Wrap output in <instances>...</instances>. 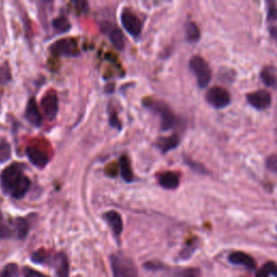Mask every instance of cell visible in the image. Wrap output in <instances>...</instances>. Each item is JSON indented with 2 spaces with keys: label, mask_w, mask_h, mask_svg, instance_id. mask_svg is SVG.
I'll use <instances>...</instances> for the list:
<instances>
[{
  "label": "cell",
  "mask_w": 277,
  "mask_h": 277,
  "mask_svg": "<svg viewBox=\"0 0 277 277\" xmlns=\"http://www.w3.org/2000/svg\"><path fill=\"white\" fill-rule=\"evenodd\" d=\"M113 277H139L136 263L128 255L117 252L109 256Z\"/></svg>",
  "instance_id": "obj_1"
},
{
  "label": "cell",
  "mask_w": 277,
  "mask_h": 277,
  "mask_svg": "<svg viewBox=\"0 0 277 277\" xmlns=\"http://www.w3.org/2000/svg\"><path fill=\"white\" fill-rule=\"evenodd\" d=\"M25 174L23 173V166L21 163L14 162L12 165L8 166L5 168L2 172V177H0V181H2V188L5 193L10 194L13 188L20 182Z\"/></svg>",
  "instance_id": "obj_2"
},
{
  "label": "cell",
  "mask_w": 277,
  "mask_h": 277,
  "mask_svg": "<svg viewBox=\"0 0 277 277\" xmlns=\"http://www.w3.org/2000/svg\"><path fill=\"white\" fill-rule=\"evenodd\" d=\"M190 68L197 78V84L200 88H206L211 80V69L209 64L199 56H194L190 60Z\"/></svg>",
  "instance_id": "obj_3"
},
{
  "label": "cell",
  "mask_w": 277,
  "mask_h": 277,
  "mask_svg": "<svg viewBox=\"0 0 277 277\" xmlns=\"http://www.w3.org/2000/svg\"><path fill=\"white\" fill-rule=\"evenodd\" d=\"M50 52L57 57H77L79 56V49L77 42L73 38L60 39L51 45Z\"/></svg>",
  "instance_id": "obj_4"
},
{
  "label": "cell",
  "mask_w": 277,
  "mask_h": 277,
  "mask_svg": "<svg viewBox=\"0 0 277 277\" xmlns=\"http://www.w3.org/2000/svg\"><path fill=\"white\" fill-rule=\"evenodd\" d=\"M120 22L121 25L127 32L133 36L138 37L142 32V22L141 20L137 16L135 12H132L129 8H125L122 10L120 14Z\"/></svg>",
  "instance_id": "obj_5"
},
{
  "label": "cell",
  "mask_w": 277,
  "mask_h": 277,
  "mask_svg": "<svg viewBox=\"0 0 277 277\" xmlns=\"http://www.w3.org/2000/svg\"><path fill=\"white\" fill-rule=\"evenodd\" d=\"M206 100L213 107L223 108L231 103V96L227 89L221 87H213L208 90Z\"/></svg>",
  "instance_id": "obj_6"
},
{
  "label": "cell",
  "mask_w": 277,
  "mask_h": 277,
  "mask_svg": "<svg viewBox=\"0 0 277 277\" xmlns=\"http://www.w3.org/2000/svg\"><path fill=\"white\" fill-rule=\"evenodd\" d=\"M152 107L160 117L161 130L167 131L171 129L174 126V124H176V117H174L173 112L166 103H162V102H155V103H153Z\"/></svg>",
  "instance_id": "obj_7"
},
{
  "label": "cell",
  "mask_w": 277,
  "mask_h": 277,
  "mask_svg": "<svg viewBox=\"0 0 277 277\" xmlns=\"http://www.w3.org/2000/svg\"><path fill=\"white\" fill-rule=\"evenodd\" d=\"M42 108L48 120H53L59 112V99L56 92L49 91L42 100Z\"/></svg>",
  "instance_id": "obj_8"
},
{
  "label": "cell",
  "mask_w": 277,
  "mask_h": 277,
  "mask_svg": "<svg viewBox=\"0 0 277 277\" xmlns=\"http://www.w3.org/2000/svg\"><path fill=\"white\" fill-rule=\"evenodd\" d=\"M101 28H102V30H103V33H105L107 35L112 44L114 45V47L116 49L124 50L126 40H125L124 34H122V32L118 27H116L114 24H112V23H102Z\"/></svg>",
  "instance_id": "obj_9"
},
{
  "label": "cell",
  "mask_w": 277,
  "mask_h": 277,
  "mask_svg": "<svg viewBox=\"0 0 277 277\" xmlns=\"http://www.w3.org/2000/svg\"><path fill=\"white\" fill-rule=\"evenodd\" d=\"M248 103L256 109H265L271 105L272 98L268 91L259 90L247 95Z\"/></svg>",
  "instance_id": "obj_10"
},
{
  "label": "cell",
  "mask_w": 277,
  "mask_h": 277,
  "mask_svg": "<svg viewBox=\"0 0 277 277\" xmlns=\"http://www.w3.org/2000/svg\"><path fill=\"white\" fill-rule=\"evenodd\" d=\"M103 218L109 225L115 237L119 238V236L121 235L122 231H124V222H122L121 215L115 210H109L103 214Z\"/></svg>",
  "instance_id": "obj_11"
},
{
  "label": "cell",
  "mask_w": 277,
  "mask_h": 277,
  "mask_svg": "<svg viewBox=\"0 0 277 277\" xmlns=\"http://www.w3.org/2000/svg\"><path fill=\"white\" fill-rule=\"evenodd\" d=\"M25 118L29 122L30 125H33L34 127H40L42 126V114H40L38 104L34 98L29 99L26 105L25 109Z\"/></svg>",
  "instance_id": "obj_12"
},
{
  "label": "cell",
  "mask_w": 277,
  "mask_h": 277,
  "mask_svg": "<svg viewBox=\"0 0 277 277\" xmlns=\"http://www.w3.org/2000/svg\"><path fill=\"white\" fill-rule=\"evenodd\" d=\"M229 261L234 265H242L248 270H254L256 263L251 255L243 251H235L229 255Z\"/></svg>",
  "instance_id": "obj_13"
},
{
  "label": "cell",
  "mask_w": 277,
  "mask_h": 277,
  "mask_svg": "<svg viewBox=\"0 0 277 277\" xmlns=\"http://www.w3.org/2000/svg\"><path fill=\"white\" fill-rule=\"evenodd\" d=\"M26 156L28 157L29 161L37 168H45L49 161V157L47 156V154L40 149L34 146L27 147Z\"/></svg>",
  "instance_id": "obj_14"
},
{
  "label": "cell",
  "mask_w": 277,
  "mask_h": 277,
  "mask_svg": "<svg viewBox=\"0 0 277 277\" xmlns=\"http://www.w3.org/2000/svg\"><path fill=\"white\" fill-rule=\"evenodd\" d=\"M54 268L57 277L69 276V262L64 252H59L54 255Z\"/></svg>",
  "instance_id": "obj_15"
},
{
  "label": "cell",
  "mask_w": 277,
  "mask_h": 277,
  "mask_svg": "<svg viewBox=\"0 0 277 277\" xmlns=\"http://www.w3.org/2000/svg\"><path fill=\"white\" fill-rule=\"evenodd\" d=\"M158 182L160 187L166 190H174L179 187L180 184V177L176 172L167 171L161 173L158 177Z\"/></svg>",
  "instance_id": "obj_16"
},
{
  "label": "cell",
  "mask_w": 277,
  "mask_h": 277,
  "mask_svg": "<svg viewBox=\"0 0 277 277\" xmlns=\"http://www.w3.org/2000/svg\"><path fill=\"white\" fill-rule=\"evenodd\" d=\"M30 188V180L28 179V177L24 176L21 180H20V182L16 184V186L13 188V190L11 191V193H10V195L15 199H20V198H23L26 193L28 192Z\"/></svg>",
  "instance_id": "obj_17"
},
{
  "label": "cell",
  "mask_w": 277,
  "mask_h": 277,
  "mask_svg": "<svg viewBox=\"0 0 277 277\" xmlns=\"http://www.w3.org/2000/svg\"><path fill=\"white\" fill-rule=\"evenodd\" d=\"M180 143V139L177 135H173L168 138H161L158 142V147L162 153H167L173 149H176Z\"/></svg>",
  "instance_id": "obj_18"
},
{
  "label": "cell",
  "mask_w": 277,
  "mask_h": 277,
  "mask_svg": "<svg viewBox=\"0 0 277 277\" xmlns=\"http://www.w3.org/2000/svg\"><path fill=\"white\" fill-rule=\"evenodd\" d=\"M119 167H120V174L122 179H124L126 182L130 183L133 181V173H132V169L130 166V161L128 159L127 156H122L119 159Z\"/></svg>",
  "instance_id": "obj_19"
},
{
  "label": "cell",
  "mask_w": 277,
  "mask_h": 277,
  "mask_svg": "<svg viewBox=\"0 0 277 277\" xmlns=\"http://www.w3.org/2000/svg\"><path fill=\"white\" fill-rule=\"evenodd\" d=\"M261 78L268 87H275L277 84V75L273 67H265L261 71Z\"/></svg>",
  "instance_id": "obj_20"
},
{
  "label": "cell",
  "mask_w": 277,
  "mask_h": 277,
  "mask_svg": "<svg viewBox=\"0 0 277 277\" xmlns=\"http://www.w3.org/2000/svg\"><path fill=\"white\" fill-rule=\"evenodd\" d=\"M15 230L17 237L20 239L25 238L28 232H29V223L26 219L24 218H16L15 219Z\"/></svg>",
  "instance_id": "obj_21"
},
{
  "label": "cell",
  "mask_w": 277,
  "mask_h": 277,
  "mask_svg": "<svg viewBox=\"0 0 277 277\" xmlns=\"http://www.w3.org/2000/svg\"><path fill=\"white\" fill-rule=\"evenodd\" d=\"M30 259H32V261L34 263L46 264V263L51 261V259H52V255L50 254L49 251H47L45 249H40V250L35 251L32 255H30Z\"/></svg>",
  "instance_id": "obj_22"
},
{
  "label": "cell",
  "mask_w": 277,
  "mask_h": 277,
  "mask_svg": "<svg viewBox=\"0 0 277 277\" xmlns=\"http://www.w3.org/2000/svg\"><path fill=\"white\" fill-rule=\"evenodd\" d=\"M186 30H187V39H188V42L195 43V42H197V40L200 38V30H199L198 26L196 24H195V23L189 22L187 24Z\"/></svg>",
  "instance_id": "obj_23"
},
{
  "label": "cell",
  "mask_w": 277,
  "mask_h": 277,
  "mask_svg": "<svg viewBox=\"0 0 277 277\" xmlns=\"http://www.w3.org/2000/svg\"><path fill=\"white\" fill-rule=\"evenodd\" d=\"M52 25L60 33H66L71 27L68 19L66 16H60V17L54 19L53 22H52Z\"/></svg>",
  "instance_id": "obj_24"
},
{
  "label": "cell",
  "mask_w": 277,
  "mask_h": 277,
  "mask_svg": "<svg viewBox=\"0 0 277 277\" xmlns=\"http://www.w3.org/2000/svg\"><path fill=\"white\" fill-rule=\"evenodd\" d=\"M12 79L11 68H10L9 64L5 62L2 66H0V85H7Z\"/></svg>",
  "instance_id": "obj_25"
},
{
  "label": "cell",
  "mask_w": 277,
  "mask_h": 277,
  "mask_svg": "<svg viewBox=\"0 0 277 277\" xmlns=\"http://www.w3.org/2000/svg\"><path fill=\"white\" fill-rule=\"evenodd\" d=\"M0 277H19V265L16 263H8L0 273Z\"/></svg>",
  "instance_id": "obj_26"
},
{
  "label": "cell",
  "mask_w": 277,
  "mask_h": 277,
  "mask_svg": "<svg viewBox=\"0 0 277 277\" xmlns=\"http://www.w3.org/2000/svg\"><path fill=\"white\" fill-rule=\"evenodd\" d=\"M11 237H12V231L8 227L2 213H0V238H11Z\"/></svg>",
  "instance_id": "obj_27"
},
{
  "label": "cell",
  "mask_w": 277,
  "mask_h": 277,
  "mask_svg": "<svg viewBox=\"0 0 277 277\" xmlns=\"http://www.w3.org/2000/svg\"><path fill=\"white\" fill-rule=\"evenodd\" d=\"M22 273H23L24 277H48L45 274L38 272L37 270L29 268V266H24Z\"/></svg>",
  "instance_id": "obj_28"
},
{
  "label": "cell",
  "mask_w": 277,
  "mask_h": 277,
  "mask_svg": "<svg viewBox=\"0 0 277 277\" xmlns=\"http://www.w3.org/2000/svg\"><path fill=\"white\" fill-rule=\"evenodd\" d=\"M262 269L268 273L269 275H273L275 277H277V264L275 262H266L263 266H262Z\"/></svg>",
  "instance_id": "obj_29"
},
{
  "label": "cell",
  "mask_w": 277,
  "mask_h": 277,
  "mask_svg": "<svg viewBox=\"0 0 277 277\" xmlns=\"http://www.w3.org/2000/svg\"><path fill=\"white\" fill-rule=\"evenodd\" d=\"M10 158V147L7 143L0 144V161H6Z\"/></svg>",
  "instance_id": "obj_30"
},
{
  "label": "cell",
  "mask_w": 277,
  "mask_h": 277,
  "mask_svg": "<svg viewBox=\"0 0 277 277\" xmlns=\"http://www.w3.org/2000/svg\"><path fill=\"white\" fill-rule=\"evenodd\" d=\"M180 277H200V271L198 269H187L180 273Z\"/></svg>",
  "instance_id": "obj_31"
},
{
  "label": "cell",
  "mask_w": 277,
  "mask_h": 277,
  "mask_svg": "<svg viewBox=\"0 0 277 277\" xmlns=\"http://www.w3.org/2000/svg\"><path fill=\"white\" fill-rule=\"evenodd\" d=\"M268 20H269V21H276V20H277V8L275 7L274 4H270Z\"/></svg>",
  "instance_id": "obj_32"
},
{
  "label": "cell",
  "mask_w": 277,
  "mask_h": 277,
  "mask_svg": "<svg viewBox=\"0 0 277 277\" xmlns=\"http://www.w3.org/2000/svg\"><path fill=\"white\" fill-rule=\"evenodd\" d=\"M109 124H110L112 127H114V128H118V129L121 128L120 122H119L118 117H117V114H115V113H113V114H110V116H109Z\"/></svg>",
  "instance_id": "obj_33"
},
{
  "label": "cell",
  "mask_w": 277,
  "mask_h": 277,
  "mask_svg": "<svg viewBox=\"0 0 277 277\" xmlns=\"http://www.w3.org/2000/svg\"><path fill=\"white\" fill-rule=\"evenodd\" d=\"M75 6H76V9L78 10V11L83 12V13L86 12L88 10V4L85 2H76Z\"/></svg>",
  "instance_id": "obj_34"
},
{
  "label": "cell",
  "mask_w": 277,
  "mask_h": 277,
  "mask_svg": "<svg viewBox=\"0 0 277 277\" xmlns=\"http://www.w3.org/2000/svg\"><path fill=\"white\" fill-rule=\"evenodd\" d=\"M255 277H270V275L268 273H266L263 269H261L258 273H256Z\"/></svg>",
  "instance_id": "obj_35"
}]
</instances>
